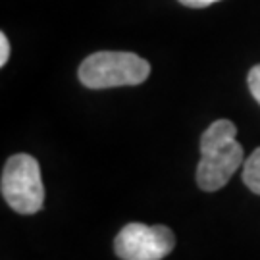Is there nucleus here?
Listing matches in <instances>:
<instances>
[{"instance_id": "1", "label": "nucleus", "mask_w": 260, "mask_h": 260, "mask_svg": "<svg viewBox=\"0 0 260 260\" xmlns=\"http://www.w3.org/2000/svg\"><path fill=\"white\" fill-rule=\"evenodd\" d=\"M237 127L230 120H216L201 137V160L197 166V183L203 191L222 189L243 164V147Z\"/></svg>"}, {"instance_id": "2", "label": "nucleus", "mask_w": 260, "mask_h": 260, "mask_svg": "<svg viewBox=\"0 0 260 260\" xmlns=\"http://www.w3.org/2000/svg\"><path fill=\"white\" fill-rule=\"evenodd\" d=\"M150 75V64L133 52L103 50L87 56L79 66V81L87 89L141 85Z\"/></svg>"}, {"instance_id": "3", "label": "nucleus", "mask_w": 260, "mask_h": 260, "mask_svg": "<svg viewBox=\"0 0 260 260\" xmlns=\"http://www.w3.org/2000/svg\"><path fill=\"white\" fill-rule=\"evenodd\" d=\"M0 191L10 208L18 214H37L45 203L41 166L31 154H14L6 160Z\"/></svg>"}, {"instance_id": "4", "label": "nucleus", "mask_w": 260, "mask_h": 260, "mask_svg": "<svg viewBox=\"0 0 260 260\" xmlns=\"http://www.w3.org/2000/svg\"><path fill=\"white\" fill-rule=\"evenodd\" d=\"M176 237L166 225L127 223L114 241V251L121 260H162L174 251Z\"/></svg>"}, {"instance_id": "5", "label": "nucleus", "mask_w": 260, "mask_h": 260, "mask_svg": "<svg viewBox=\"0 0 260 260\" xmlns=\"http://www.w3.org/2000/svg\"><path fill=\"white\" fill-rule=\"evenodd\" d=\"M243 181L252 193L260 195V149H256L247 158L243 166Z\"/></svg>"}, {"instance_id": "6", "label": "nucleus", "mask_w": 260, "mask_h": 260, "mask_svg": "<svg viewBox=\"0 0 260 260\" xmlns=\"http://www.w3.org/2000/svg\"><path fill=\"white\" fill-rule=\"evenodd\" d=\"M249 89H251L252 96L256 99V103L260 104V64L254 66L249 72Z\"/></svg>"}, {"instance_id": "7", "label": "nucleus", "mask_w": 260, "mask_h": 260, "mask_svg": "<svg viewBox=\"0 0 260 260\" xmlns=\"http://www.w3.org/2000/svg\"><path fill=\"white\" fill-rule=\"evenodd\" d=\"M10 58V41L6 33H0V66L8 64Z\"/></svg>"}, {"instance_id": "8", "label": "nucleus", "mask_w": 260, "mask_h": 260, "mask_svg": "<svg viewBox=\"0 0 260 260\" xmlns=\"http://www.w3.org/2000/svg\"><path fill=\"white\" fill-rule=\"evenodd\" d=\"M179 2L187 8H206V6H210L214 2H220V0H179Z\"/></svg>"}]
</instances>
